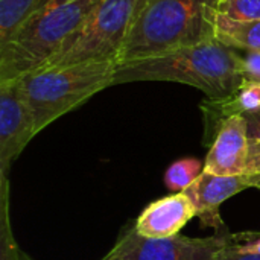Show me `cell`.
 I'll list each match as a JSON object with an SVG mask.
<instances>
[{
    "instance_id": "cell-1",
    "label": "cell",
    "mask_w": 260,
    "mask_h": 260,
    "mask_svg": "<svg viewBox=\"0 0 260 260\" xmlns=\"http://www.w3.org/2000/svg\"><path fill=\"white\" fill-rule=\"evenodd\" d=\"M241 61L242 55L213 38L161 55L119 62L113 85L178 82L201 90L207 99H224L244 84Z\"/></svg>"
},
{
    "instance_id": "cell-2",
    "label": "cell",
    "mask_w": 260,
    "mask_h": 260,
    "mask_svg": "<svg viewBox=\"0 0 260 260\" xmlns=\"http://www.w3.org/2000/svg\"><path fill=\"white\" fill-rule=\"evenodd\" d=\"M216 5L218 0H145L119 62L213 40Z\"/></svg>"
},
{
    "instance_id": "cell-3",
    "label": "cell",
    "mask_w": 260,
    "mask_h": 260,
    "mask_svg": "<svg viewBox=\"0 0 260 260\" xmlns=\"http://www.w3.org/2000/svg\"><path fill=\"white\" fill-rule=\"evenodd\" d=\"M104 0H56L0 46V81L38 69L75 35Z\"/></svg>"
},
{
    "instance_id": "cell-4",
    "label": "cell",
    "mask_w": 260,
    "mask_h": 260,
    "mask_svg": "<svg viewBox=\"0 0 260 260\" xmlns=\"http://www.w3.org/2000/svg\"><path fill=\"white\" fill-rule=\"evenodd\" d=\"M117 62H82L37 69L20 76L38 134L56 119L113 85Z\"/></svg>"
},
{
    "instance_id": "cell-5",
    "label": "cell",
    "mask_w": 260,
    "mask_h": 260,
    "mask_svg": "<svg viewBox=\"0 0 260 260\" xmlns=\"http://www.w3.org/2000/svg\"><path fill=\"white\" fill-rule=\"evenodd\" d=\"M145 0H104L87 23L38 69L117 62ZM37 70V69H35Z\"/></svg>"
},
{
    "instance_id": "cell-6",
    "label": "cell",
    "mask_w": 260,
    "mask_h": 260,
    "mask_svg": "<svg viewBox=\"0 0 260 260\" xmlns=\"http://www.w3.org/2000/svg\"><path fill=\"white\" fill-rule=\"evenodd\" d=\"M227 242L229 235L210 238H187L181 235L165 239L145 238L137 233L133 224L101 260H216Z\"/></svg>"
},
{
    "instance_id": "cell-7",
    "label": "cell",
    "mask_w": 260,
    "mask_h": 260,
    "mask_svg": "<svg viewBox=\"0 0 260 260\" xmlns=\"http://www.w3.org/2000/svg\"><path fill=\"white\" fill-rule=\"evenodd\" d=\"M35 136L34 116L20 79L0 81V178H9L12 163Z\"/></svg>"
},
{
    "instance_id": "cell-8",
    "label": "cell",
    "mask_w": 260,
    "mask_h": 260,
    "mask_svg": "<svg viewBox=\"0 0 260 260\" xmlns=\"http://www.w3.org/2000/svg\"><path fill=\"white\" fill-rule=\"evenodd\" d=\"M253 187L250 175H215L203 172L189 186L184 193L190 198L197 209V218H200L203 227L215 230L216 236L230 235L221 215L219 207L232 197Z\"/></svg>"
},
{
    "instance_id": "cell-9",
    "label": "cell",
    "mask_w": 260,
    "mask_h": 260,
    "mask_svg": "<svg viewBox=\"0 0 260 260\" xmlns=\"http://www.w3.org/2000/svg\"><path fill=\"white\" fill-rule=\"evenodd\" d=\"M248 161V131L244 116L224 119L210 142L204 172L215 175H244Z\"/></svg>"
},
{
    "instance_id": "cell-10",
    "label": "cell",
    "mask_w": 260,
    "mask_h": 260,
    "mask_svg": "<svg viewBox=\"0 0 260 260\" xmlns=\"http://www.w3.org/2000/svg\"><path fill=\"white\" fill-rule=\"evenodd\" d=\"M197 216V209L184 192L155 200L143 209L134 222L139 235L165 239L178 236L187 222Z\"/></svg>"
},
{
    "instance_id": "cell-11",
    "label": "cell",
    "mask_w": 260,
    "mask_h": 260,
    "mask_svg": "<svg viewBox=\"0 0 260 260\" xmlns=\"http://www.w3.org/2000/svg\"><path fill=\"white\" fill-rule=\"evenodd\" d=\"M204 114L206 125V140L212 142L213 134L218 125L232 116H244L247 113H253L260 110V84L247 82L244 84L229 98L224 99H204L200 105Z\"/></svg>"
},
{
    "instance_id": "cell-12",
    "label": "cell",
    "mask_w": 260,
    "mask_h": 260,
    "mask_svg": "<svg viewBox=\"0 0 260 260\" xmlns=\"http://www.w3.org/2000/svg\"><path fill=\"white\" fill-rule=\"evenodd\" d=\"M213 38L235 50L260 53V20H233L216 14Z\"/></svg>"
},
{
    "instance_id": "cell-13",
    "label": "cell",
    "mask_w": 260,
    "mask_h": 260,
    "mask_svg": "<svg viewBox=\"0 0 260 260\" xmlns=\"http://www.w3.org/2000/svg\"><path fill=\"white\" fill-rule=\"evenodd\" d=\"M56 0H0V46Z\"/></svg>"
},
{
    "instance_id": "cell-14",
    "label": "cell",
    "mask_w": 260,
    "mask_h": 260,
    "mask_svg": "<svg viewBox=\"0 0 260 260\" xmlns=\"http://www.w3.org/2000/svg\"><path fill=\"white\" fill-rule=\"evenodd\" d=\"M204 172V163L195 157H184L174 161L165 172V184L174 192H184Z\"/></svg>"
},
{
    "instance_id": "cell-15",
    "label": "cell",
    "mask_w": 260,
    "mask_h": 260,
    "mask_svg": "<svg viewBox=\"0 0 260 260\" xmlns=\"http://www.w3.org/2000/svg\"><path fill=\"white\" fill-rule=\"evenodd\" d=\"M20 251L9 218V178H0V260H18Z\"/></svg>"
},
{
    "instance_id": "cell-16",
    "label": "cell",
    "mask_w": 260,
    "mask_h": 260,
    "mask_svg": "<svg viewBox=\"0 0 260 260\" xmlns=\"http://www.w3.org/2000/svg\"><path fill=\"white\" fill-rule=\"evenodd\" d=\"M248 131V161L245 175L260 177V110L244 114Z\"/></svg>"
},
{
    "instance_id": "cell-17",
    "label": "cell",
    "mask_w": 260,
    "mask_h": 260,
    "mask_svg": "<svg viewBox=\"0 0 260 260\" xmlns=\"http://www.w3.org/2000/svg\"><path fill=\"white\" fill-rule=\"evenodd\" d=\"M216 14L233 20H260V0H218Z\"/></svg>"
},
{
    "instance_id": "cell-18",
    "label": "cell",
    "mask_w": 260,
    "mask_h": 260,
    "mask_svg": "<svg viewBox=\"0 0 260 260\" xmlns=\"http://www.w3.org/2000/svg\"><path fill=\"white\" fill-rule=\"evenodd\" d=\"M229 247L241 254H260V232L230 233Z\"/></svg>"
},
{
    "instance_id": "cell-19",
    "label": "cell",
    "mask_w": 260,
    "mask_h": 260,
    "mask_svg": "<svg viewBox=\"0 0 260 260\" xmlns=\"http://www.w3.org/2000/svg\"><path fill=\"white\" fill-rule=\"evenodd\" d=\"M241 75L247 82L260 84V53L245 52L241 61Z\"/></svg>"
},
{
    "instance_id": "cell-20",
    "label": "cell",
    "mask_w": 260,
    "mask_h": 260,
    "mask_svg": "<svg viewBox=\"0 0 260 260\" xmlns=\"http://www.w3.org/2000/svg\"><path fill=\"white\" fill-rule=\"evenodd\" d=\"M216 260H260V254H241V253H236L233 248L229 247V242H227V245L219 251Z\"/></svg>"
},
{
    "instance_id": "cell-21",
    "label": "cell",
    "mask_w": 260,
    "mask_h": 260,
    "mask_svg": "<svg viewBox=\"0 0 260 260\" xmlns=\"http://www.w3.org/2000/svg\"><path fill=\"white\" fill-rule=\"evenodd\" d=\"M251 180H253V187H256V189L260 190V177H251Z\"/></svg>"
},
{
    "instance_id": "cell-22",
    "label": "cell",
    "mask_w": 260,
    "mask_h": 260,
    "mask_svg": "<svg viewBox=\"0 0 260 260\" xmlns=\"http://www.w3.org/2000/svg\"><path fill=\"white\" fill-rule=\"evenodd\" d=\"M18 260H34V259L21 250V251H20V256H18Z\"/></svg>"
}]
</instances>
